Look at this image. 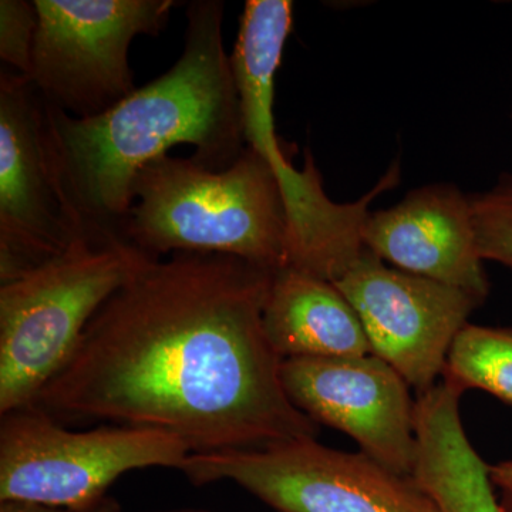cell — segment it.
I'll list each match as a JSON object with an SVG mask.
<instances>
[{"label": "cell", "instance_id": "1", "mask_svg": "<svg viewBox=\"0 0 512 512\" xmlns=\"http://www.w3.org/2000/svg\"><path fill=\"white\" fill-rule=\"evenodd\" d=\"M274 275L231 255L151 259L97 311L35 406L164 431L191 454L316 439L265 335Z\"/></svg>", "mask_w": 512, "mask_h": 512}, {"label": "cell", "instance_id": "2", "mask_svg": "<svg viewBox=\"0 0 512 512\" xmlns=\"http://www.w3.org/2000/svg\"><path fill=\"white\" fill-rule=\"evenodd\" d=\"M224 9L221 0L191 2L180 59L99 116L76 119L45 101L57 175L89 234L121 237L137 174L171 147L191 144L192 160L214 171L231 167L244 153Z\"/></svg>", "mask_w": 512, "mask_h": 512}, {"label": "cell", "instance_id": "3", "mask_svg": "<svg viewBox=\"0 0 512 512\" xmlns=\"http://www.w3.org/2000/svg\"><path fill=\"white\" fill-rule=\"evenodd\" d=\"M133 194L121 237L153 258L195 252L237 256L272 272L288 266L284 195L254 148L222 171L165 154L141 168Z\"/></svg>", "mask_w": 512, "mask_h": 512}, {"label": "cell", "instance_id": "4", "mask_svg": "<svg viewBox=\"0 0 512 512\" xmlns=\"http://www.w3.org/2000/svg\"><path fill=\"white\" fill-rule=\"evenodd\" d=\"M151 259L123 237H83L0 285V416L35 406L97 311Z\"/></svg>", "mask_w": 512, "mask_h": 512}, {"label": "cell", "instance_id": "5", "mask_svg": "<svg viewBox=\"0 0 512 512\" xmlns=\"http://www.w3.org/2000/svg\"><path fill=\"white\" fill-rule=\"evenodd\" d=\"M285 45L284 36L269 29L247 30L235 43L231 62L245 141L271 165L281 185L289 222L288 266L333 284L366 251L363 225L370 205L399 184L400 167L393 164L359 200L339 204L326 194L311 156L302 171L286 158L274 119L275 76Z\"/></svg>", "mask_w": 512, "mask_h": 512}, {"label": "cell", "instance_id": "6", "mask_svg": "<svg viewBox=\"0 0 512 512\" xmlns=\"http://www.w3.org/2000/svg\"><path fill=\"white\" fill-rule=\"evenodd\" d=\"M190 454L164 431L117 424L72 431L40 407H26L0 419V503L84 507L107 497L128 471L178 470Z\"/></svg>", "mask_w": 512, "mask_h": 512}, {"label": "cell", "instance_id": "7", "mask_svg": "<svg viewBox=\"0 0 512 512\" xmlns=\"http://www.w3.org/2000/svg\"><path fill=\"white\" fill-rule=\"evenodd\" d=\"M178 470L195 485L231 481L276 512H443L413 476L316 439L190 454Z\"/></svg>", "mask_w": 512, "mask_h": 512}, {"label": "cell", "instance_id": "8", "mask_svg": "<svg viewBox=\"0 0 512 512\" xmlns=\"http://www.w3.org/2000/svg\"><path fill=\"white\" fill-rule=\"evenodd\" d=\"M174 0H35L30 82L46 103L76 117L99 116L136 90L128 62L137 36H157Z\"/></svg>", "mask_w": 512, "mask_h": 512}, {"label": "cell", "instance_id": "9", "mask_svg": "<svg viewBox=\"0 0 512 512\" xmlns=\"http://www.w3.org/2000/svg\"><path fill=\"white\" fill-rule=\"evenodd\" d=\"M84 229L57 175L46 103L29 77L0 74V285L62 256Z\"/></svg>", "mask_w": 512, "mask_h": 512}, {"label": "cell", "instance_id": "10", "mask_svg": "<svg viewBox=\"0 0 512 512\" xmlns=\"http://www.w3.org/2000/svg\"><path fill=\"white\" fill-rule=\"evenodd\" d=\"M333 285L359 316L372 355L417 394L439 383L458 333L484 305L463 289L394 268L367 249Z\"/></svg>", "mask_w": 512, "mask_h": 512}, {"label": "cell", "instance_id": "11", "mask_svg": "<svg viewBox=\"0 0 512 512\" xmlns=\"http://www.w3.org/2000/svg\"><path fill=\"white\" fill-rule=\"evenodd\" d=\"M289 399L313 421L348 434L382 466L413 476L417 460L416 403L389 363L362 357L285 359Z\"/></svg>", "mask_w": 512, "mask_h": 512}, {"label": "cell", "instance_id": "12", "mask_svg": "<svg viewBox=\"0 0 512 512\" xmlns=\"http://www.w3.org/2000/svg\"><path fill=\"white\" fill-rule=\"evenodd\" d=\"M367 251L394 268L487 301L490 281L478 251L471 195L451 183L423 185L367 215Z\"/></svg>", "mask_w": 512, "mask_h": 512}, {"label": "cell", "instance_id": "13", "mask_svg": "<svg viewBox=\"0 0 512 512\" xmlns=\"http://www.w3.org/2000/svg\"><path fill=\"white\" fill-rule=\"evenodd\" d=\"M463 394L441 380L417 396L414 480L443 512H504L491 483L490 466L464 430Z\"/></svg>", "mask_w": 512, "mask_h": 512}, {"label": "cell", "instance_id": "14", "mask_svg": "<svg viewBox=\"0 0 512 512\" xmlns=\"http://www.w3.org/2000/svg\"><path fill=\"white\" fill-rule=\"evenodd\" d=\"M264 330L282 359L372 355L359 316L332 282L285 266L266 299Z\"/></svg>", "mask_w": 512, "mask_h": 512}, {"label": "cell", "instance_id": "15", "mask_svg": "<svg viewBox=\"0 0 512 512\" xmlns=\"http://www.w3.org/2000/svg\"><path fill=\"white\" fill-rule=\"evenodd\" d=\"M441 380L484 390L512 406V329L468 325L458 333Z\"/></svg>", "mask_w": 512, "mask_h": 512}, {"label": "cell", "instance_id": "16", "mask_svg": "<svg viewBox=\"0 0 512 512\" xmlns=\"http://www.w3.org/2000/svg\"><path fill=\"white\" fill-rule=\"evenodd\" d=\"M471 205L481 258L512 272V173L501 174L490 188L471 195Z\"/></svg>", "mask_w": 512, "mask_h": 512}, {"label": "cell", "instance_id": "17", "mask_svg": "<svg viewBox=\"0 0 512 512\" xmlns=\"http://www.w3.org/2000/svg\"><path fill=\"white\" fill-rule=\"evenodd\" d=\"M37 30L35 2H0V59L13 72L30 77Z\"/></svg>", "mask_w": 512, "mask_h": 512}, {"label": "cell", "instance_id": "18", "mask_svg": "<svg viewBox=\"0 0 512 512\" xmlns=\"http://www.w3.org/2000/svg\"><path fill=\"white\" fill-rule=\"evenodd\" d=\"M0 512H121V507L119 501L107 495L97 503L84 505V507H57V505L5 501L0 503Z\"/></svg>", "mask_w": 512, "mask_h": 512}, {"label": "cell", "instance_id": "19", "mask_svg": "<svg viewBox=\"0 0 512 512\" xmlns=\"http://www.w3.org/2000/svg\"><path fill=\"white\" fill-rule=\"evenodd\" d=\"M491 483L504 512H512V460L490 466Z\"/></svg>", "mask_w": 512, "mask_h": 512}, {"label": "cell", "instance_id": "20", "mask_svg": "<svg viewBox=\"0 0 512 512\" xmlns=\"http://www.w3.org/2000/svg\"><path fill=\"white\" fill-rule=\"evenodd\" d=\"M156 512H211L207 510H200V508H178V510L156 511Z\"/></svg>", "mask_w": 512, "mask_h": 512}, {"label": "cell", "instance_id": "21", "mask_svg": "<svg viewBox=\"0 0 512 512\" xmlns=\"http://www.w3.org/2000/svg\"><path fill=\"white\" fill-rule=\"evenodd\" d=\"M511 120H512V110H511Z\"/></svg>", "mask_w": 512, "mask_h": 512}]
</instances>
